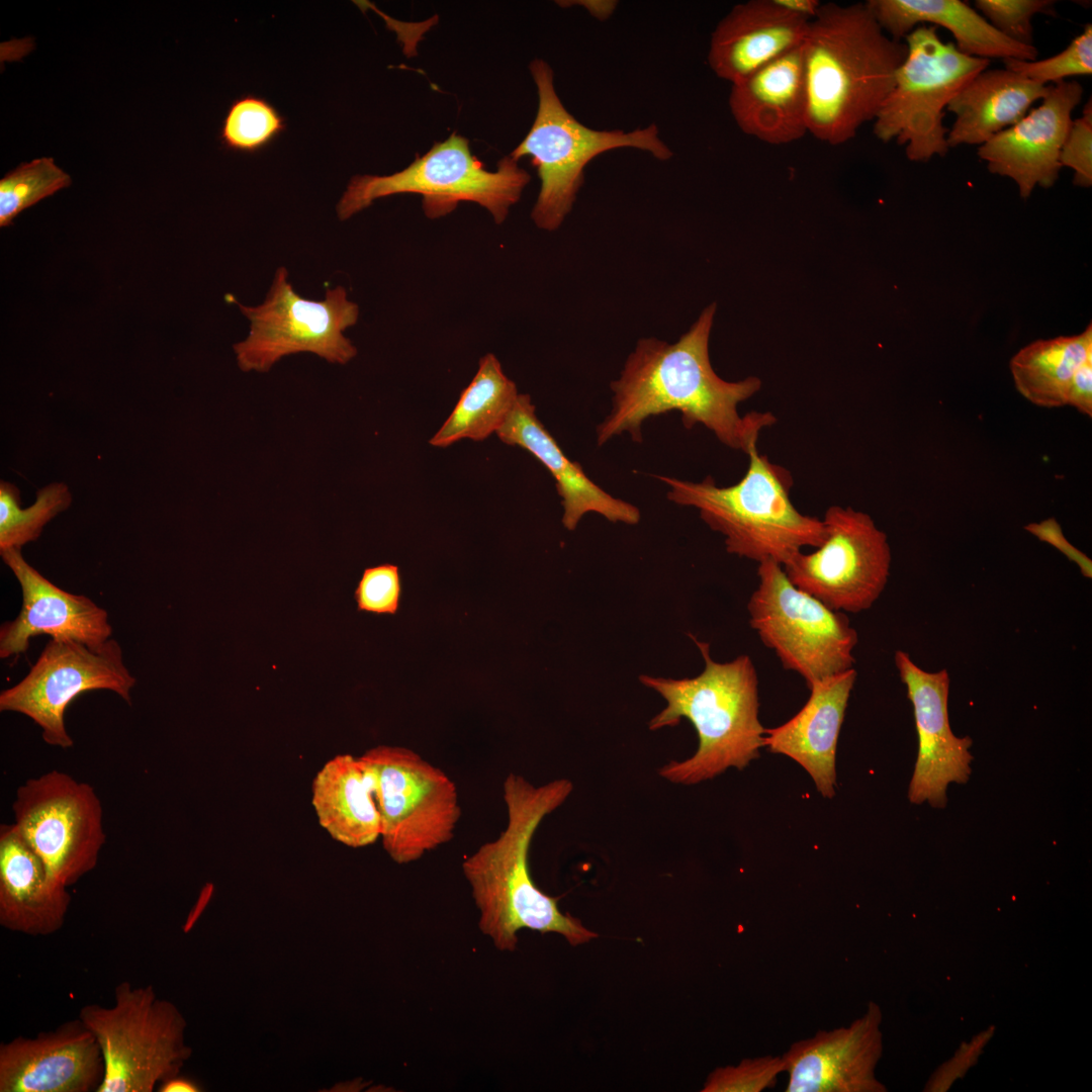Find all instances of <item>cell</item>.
Masks as SVG:
<instances>
[{"label":"cell","instance_id":"52a82bcc","mask_svg":"<svg viewBox=\"0 0 1092 1092\" xmlns=\"http://www.w3.org/2000/svg\"><path fill=\"white\" fill-rule=\"evenodd\" d=\"M529 181L528 172L510 156L497 163L495 171H487L471 154L469 141L452 133L399 172L353 176L336 211L340 220H346L377 199L415 193L423 196V209L429 218L450 213L460 201H472L502 223Z\"/></svg>","mask_w":1092,"mask_h":1092},{"label":"cell","instance_id":"277c9868","mask_svg":"<svg viewBox=\"0 0 1092 1092\" xmlns=\"http://www.w3.org/2000/svg\"><path fill=\"white\" fill-rule=\"evenodd\" d=\"M690 636L704 659L700 674L639 676L666 702L649 721V730L674 727L685 718L697 732L698 749L691 757L670 760L658 769L666 781L686 786L714 779L729 767L743 769L759 756L765 730L758 719V677L751 658L742 654L731 661H715L709 643Z\"/></svg>","mask_w":1092,"mask_h":1092},{"label":"cell","instance_id":"ab89813d","mask_svg":"<svg viewBox=\"0 0 1092 1092\" xmlns=\"http://www.w3.org/2000/svg\"><path fill=\"white\" fill-rule=\"evenodd\" d=\"M1066 404L1092 417V358L1085 361L1075 372L1066 398Z\"/></svg>","mask_w":1092,"mask_h":1092},{"label":"cell","instance_id":"cb8c5ba5","mask_svg":"<svg viewBox=\"0 0 1092 1092\" xmlns=\"http://www.w3.org/2000/svg\"><path fill=\"white\" fill-rule=\"evenodd\" d=\"M729 107L738 127L762 143L802 139L808 132L802 44L733 83Z\"/></svg>","mask_w":1092,"mask_h":1092},{"label":"cell","instance_id":"7c38bea8","mask_svg":"<svg viewBox=\"0 0 1092 1092\" xmlns=\"http://www.w3.org/2000/svg\"><path fill=\"white\" fill-rule=\"evenodd\" d=\"M234 301L250 323L246 339L233 346L242 371L267 372L283 357L304 352L341 365L357 355L345 331L357 324L359 306L343 286L327 288L321 300L307 299L294 290L281 266L263 302Z\"/></svg>","mask_w":1092,"mask_h":1092},{"label":"cell","instance_id":"f546056e","mask_svg":"<svg viewBox=\"0 0 1092 1092\" xmlns=\"http://www.w3.org/2000/svg\"><path fill=\"white\" fill-rule=\"evenodd\" d=\"M519 395L517 385L503 371L498 359L484 355L469 385L429 443L448 447L462 439L483 441L498 431Z\"/></svg>","mask_w":1092,"mask_h":1092},{"label":"cell","instance_id":"9c48e42d","mask_svg":"<svg viewBox=\"0 0 1092 1092\" xmlns=\"http://www.w3.org/2000/svg\"><path fill=\"white\" fill-rule=\"evenodd\" d=\"M904 39L906 57L874 120V133L884 143L905 146L910 161L927 162L949 150L944 109L990 61L961 53L933 25H919Z\"/></svg>","mask_w":1092,"mask_h":1092},{"label":"cell","instance_id":"e0dca14e","mask_svg":"<svg viewBox=\"0 0 1092 1092\" xmlns=\"http://www.w3.org/2000/svg\"><path fill=\"white\" fill-rule=\"evenodd\" d=\"M1082 96L1083 87L1077 81L1050 85L1040 105L981 145L978 156L987 163L989 172L1012 179L1023 199L1035 186L1052 187L1062 169L1060 153L1072 112Z\"/></svg>","mask_w":1092,"mask_h":1092},{"label":"cell","instance_id":"ac0fdd59","mask_svg":"<svg viewBox=\"0 0 1092 1092\" xmlns=\"http://www.w3.org/2000/svg\"><path fill=\"white\" fill-rule=\"evenodd\" d=\"M103 1078L100 1048L79 1017L0 1045V1092H97Z\"/></svg>","mask_w":1092,"mask_h":1092},{"label":"cell","instance_id":"4fadbf2b","mask_svg":"<svg viewBox=\"0 0 1092 1092\" xmlns=\"http://www.w3.org/2000/svg\"><path fill=\"white\" fill-rule=\"evenodd\" d=\"M12 811L16 829L56 882L69 888L95 869L106 834L91 785L47 771L17 788Z\"/></svg>","mask_w":1092,"mask_h":1092},{"label":"cell","instance_id":"6da1fadb","mask_svg":"<svg viewBox=\"0 0 1092 1092\" xmlns=\"http://www.w3.org/2000/svg\"><path fill=\"white\" fill-rule=\"evenodd\" d=\"M716 304H710L675 343L643 338L627 358L621 375L611 383L612 410L597 428V443L628 433L642 442L645 420L677 411L686 429L701 424L724 445L747 453L760 432L777 418L769 412L738 413V404L761 387L750 376L726 381L712 368L709 338Z\"/></svg>","mask_w":1092,"mask_h":1092},{"label":"cell","instance_id":"8fae6325","mask_svg":"<svg viewBox=\"0 0 1092 1092\" xmlns=\"http://www.w3.org/2000/svg\"><path fill=\"white\" fill-rule=\"evenodd\" d=\"M757 576L747 603L749 624L785 669L809 686L853 667L858 635L845 613L798 588L777 561L759 562Z\"/></svg>","mask_w":1092,"mask_h":1092},{"label":"cell","instance_id":"e575fe53","mask_svg":"<svg viewBox=\"0 0 1092 1092\" xmlns=\"http://www.w3.org/2000/svg\"><path fill=\"white\" fill-rule=\"evenodd\" d=\"M783 1056L765 1055L721 1067L707 1078L703 1092H761L776 1084L785 1072Z\"/></svg>","mask_w":1092,"mask_h":1092},{"label":"cell","instance_id":"4316f807","mask_svg":"<svg viewBox=\"0 0 1092 1092\" xmlns=\"http://www.w3.org/2000/svg\"><path fill=\"white\" fill-rule=\"evenodd\" d=\"M1049 89L1006 68L982 71L946 107L956 115L946 136L948 148L985 144L1024 117Z\"/></svg>","mask_w":1092,"mask_h":1092},{"label":"cell","instance_id":"3957f363","mask_svg":"<svg viewBox=\"0 0 1092 1092\" xmlns=\"http://www.w3.org/2000/svg\"><path fill=\"white\" fill-rule=\"evenodd\" d=\"M906 53L866 3L822 4L802 43L808 132L833 146L851 140L875 120Z\"/></svg>","mask_w":1092,"mask_h":1092},{"label":"cell","instance_id":"30bf717a","mask_svg":"<svg viewBox=\"0 0 1092 1092\" xmlns=\"http://www.w3.org/2000/svg\"><path fill=\"white\" fill-rule=\"evenodd\" d=\"M359 759L373 780L380 839L394 862H414L453 839L462 811L444 770L402 746L377 745Z\"/></svg>","mask_w":1092,"mask_h":1092},{"label":"cell","instance_id":"5bb4252c","mask_svg":"<svg viewBox=\"0 0 1092 1092\" xmlns=\"http://www.w3.org/2000/svg\"><path fill=\"white\" fill-rule=\"evenodd\" d=\"M822 522L821 544L811 553H796L783 565L785 573L798 588L834 611L869 610L890 575L892 555L886 533L870 515L850 507H829Z\"/></svg>","mask_w":1092,"mask_h":1092},{"label":"cell","instance_id":"b9f144b4","mask_svg":"<svg viewBox=\"0 0 1092 1092\" xmlns=\"http://www.w3.org/2000/svg\"><path fill=\"white\" fill-rule=\"evenodd\" d=\"M159 1092H197L200 1086L193 1080L180 1075L173 1077L159 1086Z\"/></svg>","mask_w":1092,"mask_h":1092},{"label":"cell","instance_id":"ffe728a7","mask_svg":"<svg viewBox=\"0 0 1092 1092\" xmlns=\"http://www.w3.org/2000/svg\"><path fill=\"white\" fill-rule=\"evenodd\" d=\"M880 1013L871 1006L848 1026L818 1030L794 1041L783 1055L787 1092H869L881 1090L874 1078L880 1055Z\"/></svg>","mask_w":1092,"mask_h":1092},{"label":"cell","instance_id":"2e32d148","mask_svg":"<svg viewBox=\"0 0 1092 1092\" xmlns=\"http://www.w3.org/2000/svg\"><path fill=\"white\" fill-rule=\"evenodd\" d=\"M902 682L906 686L918 736V753L909 785L913 804L927 801L932 807H944L950 783L964 784L971 774L972 739L958 737L951 731L947 701L949 675L946 669L927 671L903 651L894 655Z\"/></svg>","mask_w":1092,"mask_h":1092},{"label":"cell","instance_id":"603a6c76","mask_svg":"<svg viewBox=\"0 0 1092 1092\" xmlns=\"http://www.w3.org/2000/svg\"><path fill=\"white\" fill-rule=\"evenodd\" d=\"M496 436L507 445L527 450L548 469L562 498V524L567 530H575L587 513L600 514L613 523H639L637 507L612 496L587 477L579 463L566 457L537 418L529 394L519 393Z\"/></svg>","mask_w":1092,"mask_h":1092},{"label":"cell","instance_id":"d6986e66","mask_svg":"<svg viewBox=\"0 0 1092 1092\" xmlns=\"http://www.w3.org/2000/svg\"><path fill=\"white\" fill-rule=\"evenodd\" d=\"M4 563L19 582L22 605L17 617L0 628V657L25 652L33 636L74 640L96 647L110 639L107 612L91 599L68 593L33 568L20 548L0 550Z\"/></svg>","mask_w":1092,"mask_h":1092},{"label":"cell","instance_id":"60d3db41","mask_svg":"<svg viewBox=\"0 0 1092 1092\" xmlns=\"http://www.w3.org/2000/svg\"><path fill=\"white\" fill-rule=\"evenodd\" d=\"M776 2L788 11L809 20L817 15L822 5L818 0H776Z\"/></svg>","mask_w":1092,"mask_h":1092},{"label":"cell","instance_id":"d6a6232c","mask_svg":"<svg viewBox=\"0 0 1092 1092\" xmlns=\"http://www.w3.org/2000/svg\"><path fill=\"white\" fill-rule=\"evenodd\" d=\"M70 184L71 177L53 158L19 165L0 180V225H9L22 210Z\"/></svg>","mask_w":1092,"mask_h":1092},{"label":"cell","instance_id":"836d02e7","mask_svg":"<svg viewBox=\"0 0 1092 1092\" xmlns=\"http://www.w3.org/2000/svg\"><path fill=\"white\" fill-rule=\"evenodd\" d=\"M1004 68L1043 85L1057 84L1073 76L1092 74V25L1086 24L1061 53L1043 60H1003Z\"/></svg>","mask_w":1092,"mask_h":1092},{"label":"cell","instance_id":"484cf974","mask_svg":"<svg viewBox=\"0 0 1092 1092\" xmlns=\"http://www.w3.org/2000/svg\"><path fill=\"white\" fill-rule=\"evenodd\" d=\"M868 8L882 29L901 40L923 23L951 32L957 49L980 59L1037 60L1034 46L1015 42L994 28L969 4L961 0H869Z\"/></svg>","mask_w":1092,"mask_h":1092},{"label":"cell","instance_id":"8d00e7d4","mask_svg":"<svg viewBox=\"0 0 1092 1092\" xmlns=\"http://www.w3.org/2000/svg\"><path fill=\"white\" fill-rule=\"evenodd\" d=\"M398 567L381 564L366 568L355 590L358 611L394 615L400 598Z\"/></svg>","mask_w":1092,"mask_h":1092},{"label":"cell","instance_id":"7402d4cb","mask_svg":"<svg viewBox=\"0 0 1092 1092\" xmlns=\"http://www.w3.org/2000/svg\"><path fill=\"white\" fill-rule=\"evenodd\" d=\"M809 19L780 6L776 0H750L735 5L715 27L708 63L731 84L800 47Z\"/></svg>","mask_w":1092,"mask_h":1092},{"label":"cell","instance_id":"9a60e30c","mask_svg":"<svg viewBox=\"0 0 1092 1092\" xmlns=\"http://www.w3.org/2000/svg\"><path fill=\"white\" fill-rule=\"evenodd\" d=\"M136 679L124 665L114 639L91 647L74 640L52 638L28 673L0 694V711L30 718L43 741L61 748L74 742L65 726V712L82 693L106 690L130 703Z\"/></svg>","mask_w":1092,"mask_h":1092},{"label":"cell","instance_id":"7a4b0ae2","mask_svg":"<svg viewBox=\"0 0 1092 1092\" xmlns=\"http://www.w3.org/2000/svg\"><path fill=\"white\" fill-rule=\"evenodd\" d=\"M507 807L506 828L493 840L481 844L462 862L479 911V928L498 950L513 951L522 928L555 932L571 945L582 944L597 933L575 917L564 914L558 898L541 891L532 880L529 849L543 819L559 808L573 791L568 779L534 786L511 772L503 785Z\"/></svg>","mask_w":1092,"mask_h":1092},{"label":"cell","instance_id":"44dd1931","mask_svg":"<svg viewBox=\"0 0 1092 1092\" xmlns=\"http://www.w3.org/2000/svg\"><path fill=\"white\" fill-rule=\"evenodd\" d=\"M857 672L854 667L807 686L810 696L784 724L764 730V746L798 762L825 798L835 795L836 748Z\"/></svg>","mask_w":1092,"mask_h":1092},{"label":"cell","instance_id":"5b68a950","mask_svg":"<svg viewBox=\"0 0 1092 1092\" xmlns=\"http://www.w3.org/2000/svg\"><path fill=\"white\" fill-rule=\"evenodd\" d=\"M746 454L747 471L729 486H718L712 476L700 482L656 477L669 486V500L699 510L709 528L723 535L730 554L784 565L803 548L818 547L825 535L822 519L793 505L790 471L760 455L756 445Z\"/></svg>","mask_w":1092,"mask_h":1092},{"label":"cell","instance_id":"1f68e13d","mask_svg":"<svg viewBox=\"0 0 1092 1092\" xmlns=\"http://www.w3.org/2000/svg\"><path fill=\"white\" fill-rule=\"evenodd\" d=\"M286 129V120L267 99L242 95L231 103L219 131L222 146L230 151L256 154L271 145Z\"/></svg>","mask_w":1092,"mask_h":1092},{"label":"cell","instance_id":"83f0119b","mask_svg":"<svg viewBox=\"0 0 1092 1092\" xmlns=\"http://www.w3.org/2000/svg\"><path fill=\"white\" fill-rule=\"evenodd\" d=\"M311 804L320 825L334 840L361 848L380 838L373 780L359 756L346 753L329 759L313 778Z\"/></svg>","mask_w":1092,"mask_h":1092},{"label":"cell","instance_id":"d4e9b609","mask_svg":"<svg viewBox=\"0 0 1092 1092\" xmlns=\"http://www.w3.org/2000/svg\"><path fill=\"white\" fill-rule=\"evenodd\" d=\"M71 895L56 882L44 862L13 823L0 827V924L31 936L62 928Z\"/></svg>","mask_w":1092,"mask_h":1092},{"label":"cell","instance_id":"8992f818","mask_svg":"<svg viewBox=\"0 0 1092 1092\" xmlns=\"http://www.w3.org/2000/svg\"><path fill=\"white\" fill-rule=\"evenodd\" d=\"M530 71L537 86L538 110L527 135L510 157L518 161L528 156L537 169L540 191L531 216L538 228L552 232L561 225L583 183L584 168L597 156L634 148L660 161L672 157L655 124L628 132L587 127L563 106L545 61H532Z\"/></svg>","mask_w":1092,"mask_h":1092},{"label":"cell","instance_id":"f35d334b","mask_svg":"<svg viewBox=\"0 0 1092 1092\" xmlns=\"http://www.w3.org/2000/svg\"><path fill=\"white\" fill-rule=\"evenodd\" d=\"M1033 536L1046 542L1075 562L1085 577H1092V561L1083 552L1073 546L1064 536L1059 523L1050 518L1040 523H1031L1024 527Z\"/></svg>","mask_w":1092,"mask_h":1092},{"label":"cell","instance_id":"d590c367","mask_svg":"<svg viewBox=\"0 0 1092 1092\" xmlns=\"http://www.w3.org/2000/svg\"><path fill=\"white\" fill-rule=\"evenodd\" d=\"M1052 0H976L975 6L990 24L1007 38L1033 46L1032 18L1038 13L1054 14Z\"/></svg>","mask_w":1092,"mask_h":1092},{"label":"cell","instance_id":"ba28073f","mask_svg":"<svg viewBox=\"0 0 1092 1092\" xmlns=\"http://www.w3.org/2000/svg\"><path fill=\"white\" fill-rule=\"evenodd\" d=\"M78 1017L103 1057L104 1078L97 1092H152L178 1076L191 1056L183 1015L151 985L120 982L111 1006L87 1004Z\"/></svg>","mask_w":1092,"mask_h":1092},{"label":"cell","instance_id":"74e56055","mask_svg":"<svg viewBox=\"0 0 1092 1092\" xmlns=\"http://www.w3.org/2000/svg\"><path fill=\"white\" fill-rule=\"evenodd\" d=\"M1061 167L1074 171L1073 183L1092 185V102L1083 107L1081 117L1073 119L1060 153Z\"/></svg>","mask_w":1092,"mask_h":1092},{"label":"cell","instance_id":"f1b7e54d","mask_svg":"<svg viewBox=\"0 0 1092 1092\" xmlns=\"http://www.w3.org/2000/svg\"><path fill=\"white\" fill-rule=\"evenodd\" d=\"M1092 358L1091 323L1080 334L1036 340L1021 348L1009 367L1016 389L1041 407L1066 405L1067 392L1078 368Z\"/></svg>","mask_w":1092,"mask_h":1092},{"label":"cell","instance_id":"4dcf8cb0","mask_svg":"<svg viewBox=\"0 0 1092 1092\" xmlns=\"http://www.w3.org/2000/svg\"><path fill=\"white\" fill-rule=\"evenodd\" d=\"M72 503L69 487L63 482L50 483L36 492L35 502L20 507V491L8 481H0V550L20 548L35 541L43 527Z\"/></svg>","mask_w":1092,"mask_h":1092}]
</instances>
